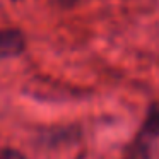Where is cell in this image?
<instances>
[{
    "label": "cell",
    "instance_id": "6da1fadb",
    "mask_svg": "<svg viewBox=\"0 0 159 159\" xmlns=\"http://www.w3.org/2000/svg\"><path fill=\"white\" fill-rule=\"evenodd\" d=\"M26 39L19 29H0V58H9L22 53Z\"/></svg>",
    "mask_w": 159,
    "mask_h": 159
},
{
    "label": "cell",
    "instance_id": "7a4b0ae2",
    "mask_svg": "<svg viewBox=\"0 0 159 159\" xmlns=\"http://www.w3.org/2000/svg\"><path fill=\"white\" fill-rule=\"evenodd\" d=\"M0 159H28V157L22 152H19L17 149L7 147V149H2L0 151Z\"/></svg>",
    "mask_w": 159,
    "mask_h": 159
},
{
    "label": "cell",
    "instance_id": "3957f363",
    "mask_svg": "<svg viewBox=\"0 0 159 159\" xmlns=\"http://www.w3.org/2000/svg\"><path fill=\"white\" fill-rule=\"evenodd\" d=\"M145 130H147L151 135L159 134V113H154L151 118H149L147 125H145Z\"/></svg>",
    "mask_w": 159,
    "mask_h": 159
},
{
    "label": "cell",
    "instance_id": "277c9868",
    "mask_svg": "<svg viewBox=\"0 0 159 159\" xmlns=\"http://www.w3.org/2000/svg\"><path fill=\"white\" fill-rule=\"evenodd\" d=\"M60 4H63V5H70V4H74L75 0H58Z\"/></svg>",
    "mask_w": 159,
    "mask_h": 159
}]
</instances>
